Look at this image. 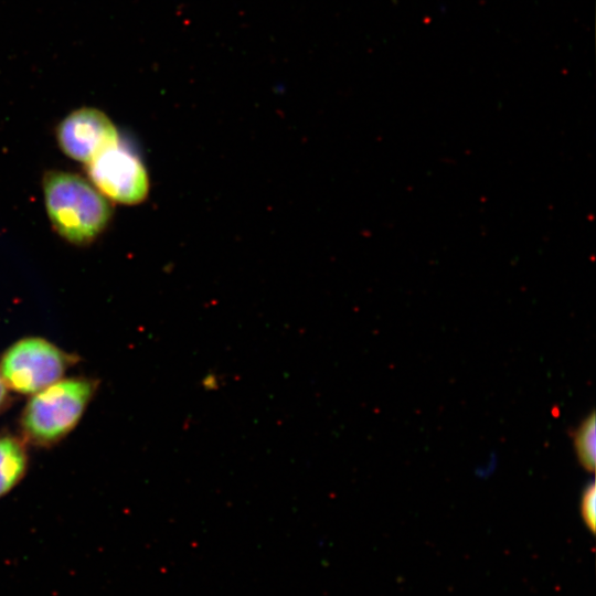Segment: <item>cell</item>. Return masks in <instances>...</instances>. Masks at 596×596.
I'll return each instance as SVG.
<instances>
[{
  "label": "cell",
  "instance_id": "cell-1",
  "mask_svg": "<svg viewBox=\"0 0 596 596\" xmlns=\"http://www.w3.org/2000/svg\"><path fill=\"white\" fill-rule=\"evenodd\" d=\"M98 387L97 379L71 376L30 395L19 417L20 436L34 447L56 446L78 425Z\"/></svg>",
  "mask_w": 596,
  "mask_h": 596
},
{
  "label": "cell",
  "instance_id": "cell-2",
  "mask_svg": "<svg viewBox=\"0 0 596 596\" xmlns=\"http://www.w3.org/2000/svg\"><path fill=\"white\" fill-rule=\"evenodd\" d=\"M43 191L49 217L67 241L85 244L107 227L113 214L107 198L78 174L51 171Z\"/></svg>",
  "mask_w": 596,
  "mask_h": 596
},
{
  "label": "cell",
  "instance_id": "cell-3",
  "mask_svg": "<svg viewBox=\"0 0 596 596\" xmlns=\"http://www.w3.org/2000/svg\"><path fill=\"white\" fill-rule=\"evenodd\" d=\"M79 360L45 338L25 337L1 353L0 375L11 392L32 395L63 379Z\"/></svg>",
  "mask_w": 596,
  "mask_h": 596
},
{
  "label": "cell",
  "instance_id": "cell-4",
  "mask_svg": "<svg viewBox=\"0 0 596 596\" xmlns=\"http://www.w3.org/2000/svg\"><path fill=\"white\" fill-rule=\"evenodd\" d=\"M86 166L91 181L106 198L123 204H136L147 196V171L140 159L119 141Z\"/></svg>",
  "mask_w": 596,
  "mask_h": 596
},
{
  "label": "cell",
  "instance_id": "cell-5",
  "mask_svg": "<svg viewBox=\"0 0 596 596\" xmlns=\"http://www.w3.org/2000/svg\"><path fill=\"white\" fill-rule=\"evenodd\" d=\"M61 149L86 164L119 141L111 120L100 110L83 107L66 116L57 127Z\"/></svg>",
  "mask_w": 596,
  "mask_h": 596
},
{
  "label": "cell",
  "instance_id": "cell-6",
  "mask_svg": "<svg viewBox=\"0 0 596 596\" xmlns=\"http://www.w3.org/2000/svg\"><path fill=\"white\" fill-rule=\"evenodd\" d=\"M29 462L28 444L20 434L0 430V499L23 480Z\"/></svg>",
  "mask_w": 596,
  "mask_h": 596
},
{
  "label": "cell",
  "instance_id": "cell-7",
  "mask_svg": "<svg viewBox=\"0 0 596 596\" xmlns=\"http://www.w3.org/2000/svg\"><path fill=\"white\" fill-rule=\"evenodd\" d=\"M595 414L586 417L574 432V448L579 464L588 471L595 468L596 429Z\"/></svg>",
  "mask_w": 596,
  "mask_h": 596
},
{
  "label": "cell",
  "instance_id": "cell-8",
  "mask_svg": "<svg viewBox=\"0 0 596 596\" xmlns=\"http://www.w3.org/2000/svg\"><path fill=\"white\" fill-rule=\"evenodd\" d=\"M596 491L595 485H588L581 499V514L583 521L590 532L595 531V521H596Z\"/></svg>",
  "mask_w": 596,
  "mask_h": 596
},
{
  "label": "cell",
  "instance_id": "cell-9",
  "mask_svg": "<svg viewBox=\"0 0 596 596\" xmlns=\"http://www.w3.org/2000/svg\"><path fill=\"white\" fill-rule=\"evenodd\" d=\"M12 402V392L7 387L0 375V415L11 406Z\"/></svg>",
  "mask_w": 596,
  "mask_h": 596
}]
</instances>
